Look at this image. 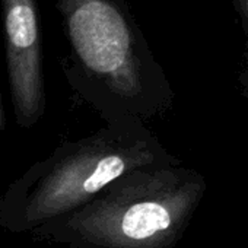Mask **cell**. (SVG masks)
I'll return each mask as SVG.
<instances>
[{
  "label": "cell",
  "mask_w": 248,
  "mask_h": 248,
  "mask_svg": "<svg viewBox=\"0 0 248 248\" xmlns=\"http://www.w3.org/2000/svg\"><path fill=\"white\" fill-rule=\"evenodd\" d=\"M177 164L181 159L165 149L146 123H107L88 138L62 143L16 178L3 194L0 229L32 232L85 206L132 171Z\"/></svg>",
  "instance_id": "cell-2"
},
{
  "label": "cell",
  "mask_w": 248,
  "mask_h": 248,
  "mask_svg": "<svg viewBox=\"0 0 248 248\" xmlns=\"http://www.w3.org/2000/svg\"><path fill=\"white\" fill-rule=\"evenodd\" d=\"M2 207H3V196L0 194V215H2Z\"/></svg>",
  "instance_id": "cell-7"
},
{
  "label": "cell",
  "mask_w": 248,
  "mask_h": 248,
  "mask_svg": "<svg viewBox=\"0 0 248 248\" xmlns=\"http://www.w3.org/2000/svg\"><path fill=\"white\" fill-rule=\"evenodd\" d=\"M70 56V86L105 123L162 120L175 102L165 69L127 0H56Z\"/></svg>",
  "instance_id": "cell-1"
},
{
  "label": "cell",
  "mask_w": 248,
  "mask_h": 248,
  "mask_svg": "<svg viewBox=\"0 0 248 248\" xmlns=\"http://www.w3.org/2000/svg\"><path fill=\"white\" fill-rule=\"evenodd\" d=\"M6 130V114H5V108H3V102H2V93H0V132Z\"/></svg>",
  "instance_id": "cell-6"
},
{
  "label": "cell",
  "mask_w": 248,
  "mask_h": 248,
  "mask_svg": "<svg viewBox=\"0 0 248 248\" xmlns=\"http://www.w3.org/2000/svg\"><path fill=\"white\" fill-rule=\"evenodd\" d=\"M206 190L204 177L183 164L146 167L30 233L70 248H175Z\"/></svg>",
  "instance_id": "cell-3"
},
{
  "label": "cell",
  "mask_w": 248,
  "mask_h": 248,
  "mask_svg": "<svg viewBox=\"0 0 248 248\" xmlns=\"http://www.w3.org/2000/svg\"><path fill=\"white\" fill-rule=\"evenodd\" d=\"M6 66L16 124L31 129L46 112L37 0H2Z\"/></svg>",
  "instance_id": "cell-4"
},
{
  "label": "cell",
  "mask_w": 248,
  "mask_h": 248,
  "mask_svg": "<svg viewBox=\"0 0 248 248\" xmlns=\"http://www.w3.org/2000/svg\"><path fill=\"white\" fill-rule=\"evenodd\" d=\"M232 6L239 19V25L244 35V50L238 69V89L241 95L248 101V0H232Z\"/></svg>",
  "instance_id": "cell-5"
}]
</instances>
